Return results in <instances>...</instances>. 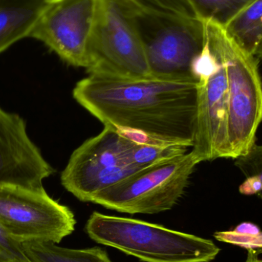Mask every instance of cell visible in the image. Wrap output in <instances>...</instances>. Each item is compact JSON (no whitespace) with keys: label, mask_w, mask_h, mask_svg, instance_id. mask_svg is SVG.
Masks as SVG:
<instances>
[{"label":"cell","mask_w":262,"mask_h":262,"mask_svg":"<svg viewBox=\"0 0 262 262\" xmlns=\"http://www.w3.org/2000/svg\"><path fill=\"white\" fill-rule=\"evenodd\" d=\"M200 21L204 45L192 64L198 96L192 151L200 162L235 160L255 144L262 121L258 59L220 23Z\"/></svg>","instance_id":"6da1fadb"},{"label":"cell","mask_w":262,"mask_h":262,"mask_svg":"<svg viewBox=\"0 0 262 262\" xmlns=\"http://www.w3.org/2000/svg\"><path fill=\"white\" fill-rule=\"evenodd\" d=\"M198 81L192 78L126 79L89 75L75 101L104 124L139 142L192 147Z\"/></svg>","instance_id":"7a4b0ae2"},{"label":"cell","mask_w":262,"mask_h":262,"mask_svg":"<svg viewBox=\"0 0 262 262\" xmlns=\"http://www.w3.org/2000/svg\"><path fill=\"white\" fill-rule=\"evenodd\" d=\"M85 231L95 243L145 262H209L220 252L211 240L98 212L91 215Z\"/></svg>","instance_id":"3957f363"},{"label":"cell","mask_w":262,"mask_h":262,"mask_svg":"<svg viewBox=\"0 0 262 262\" xmlns=\"http://www.w3.org/2000/svg\"><path fill=\"white\" fill-rule=\"evenodd\" d=\"M138 19L124 0H99L89 75L126 79L152 77Z\"/></svg>","instance_id":"277c9868"},{"label":"cell","mask_w":262,"mask_h":262,"mask_svg":"<svg viewBox=\"0 0 262 262\" xmlns=\"http://www.w3.org/2000/svg\"><path fill=\"white\" fill-rule=\"evenodd\" d=\"M192 150L151 165L95 195L92 203L129 214H157L172 209L183 195L195 166Z\"/></svg>","instance_id":"5b68a950"},{"label":"cell","mask_w":262,"mask_h":262,"mask_svg":"<svg viewBox=\"0 0 262 262\" xmlns=\"http://www.w3.org/2000/svg\"><path fill=\"white\" fill-rule=\"evenodd\" d=\"M130 143V137L105 126L74 151L61 172V184L78 200L92 203L100 192L143 169L129 160Z\"/></svg>","instance_id":"8992f818"},{"label":"cell","mask_w":262,"mask_h":262,"mask_svg":"<svg viewBox=\"0 0 262 262\" xmlns=\"http://www.w3.org/2000/svg\"><path fill=\"white\" fill-rule=\"evenodd\" d=\"M0 224L21 244H58L74 232L76 220L71 209L44 187L0 185Z\"/></svg>","instance_id":"52a82bcc"},{"label":"cell","mask_w":262,"mask_h":262,"mask_svg":"<svg viewBox=\"0 0 262 262\" xmlns=\"http://www.w3.org/2000/svg\"><path fill=\"white\" fill-rule=\"evenodd\" d=\"M99 0H61L49 3L29 38L46 45L61 60L88 69Z\"/></svg>","instance_id":"ba28073f"},{"label":"cell","mask_w":262,"mask_h":262,"mask_svg":"<svg viewBox=\"0 0 262 262\" xmlns=\"http://www.w3.org/2000/svg\"><path fill=\"white\" fill-rule=\"evenodd\" d=\"M53 172L29 137L24 120L0 107V185L42 188Z\"/></svg>","instance_id":"9c48e42d"},{"label":"cell","mask_w":262,"mask_h":262,"mask_svg":"<svg viewBox=\"0 0 262 262\" xmlns=\"http://www.w3.org/2000/svg\"><path fill=\"white\" fill-rule=\"evenodd\" d=\"M146 43L152 77L195 79L192 64L204 45V32L200 20L163 23Z\"/></svg>","instance_id":"30bf717a"},{"label":"cell","mask_w":262,"mask_h":262,"mask_svg":"<svg viewBox=\"0 0 262 262\" xmlns=\"http://www.w3.org/2000/svg\"><path fill=\"white\" fill-rule=\"evenodd\" d=\"M49 5L46 0H0V54L30 36Z\"/></svg>","instance_id":"8fae6325"},{"label":"cell","mask_w":262,"mask_h":262,"mask_svg":"<svg viewBox=\"0 0 262 262\" xmlns=\"http://www.w3.org/2000/svg\"><path fill=\"white\" fill-rule=\"evenodd\" d=\"M23 247L32 262H113L99 247L72 249L51 243H24Z\"/></svg>","instance_id":"7c38bea8"},{"label":"cell","mask_w":262,"mask_h":262,"mask_svg":"<svg viewBox=\"0 0 262 262\" xmlns=\"http://www.w3.org/2000/svg\"><path fill=\"white\" fill-rule=\"evenodd\" d=\"M224 27L243 49L255 55L262 42V0L252 1Z\"/></svg>","instance_id":"4fadbf2b"},{"label":"cell","mask_w":262,"mask_h":262,"mask_svg":"<svg viewBox=\"0 0 262 262\" xmlns=\"http://www.w3.org/2000/svg\"><path fill=\"white\" fill-rule=\"evenodd\" d=\"M139 18L162 23L199 20L183 0H124Z\"/></svg>","instance_id":"5bb4252c"},{"label":"cell","mask_w":262,"mask_h":262,"mask_svg":"<svg viewBox=\"0 0 262 262\" xmlns=\"http://www.w3.org/2000/svg\"><path fill=\"white\" fill-rule=\"evenodd\" d=\"M188 148L184 145L139 142L131 139L129 160L134 166L144 169L151 165L183 155L187 152Z\"/></svg>","instance_id":"9a60e30c"},{"label":"cell","mask_w":262,"mask_h":262,"mask_svg":"<svg viewBox=\"0 0 262 262\" xmlns=\"http://www.w3.org/2000/svg\"><path fill=\"white\" fill-rule=\"evenodd\" d=\"M199 20L210 19L226 26L254 0H183Z\"/></svg>","instance_id":"2e32d148"},{"label":"cell","mask_w":262,"mask_h":262,"mask_svg":"<svg viewBox=\"0 0 262 262\" xmlns=\"http://www.w3.org/2000/svg\"><path fill=\"white\" fill-rule=\"evenodd\" d=\"M235 164L245 177L238 189L240 193L256 195L262 200V145H252L246 154L235 159Z\"/></svg>","instance_id":"e0dca14e"},{"label":"cell","mask_w":262,"mask_h":262,"mask_svg":"<svg viewBox=\"0 0 262 262\" xmlns=\"http://www.w3.org/2000/svg\"><path fill=\"white\" fill-rule=\"evenodd\" d=\"M23 244L12 239L0 224V262L29 261Z\"/></svg>","instance_id":"ac0fdd59"},{"label":"cell","mask_w":262,"mask_h":262,"mask_svg":"<svg viewBox=\"0 0 262 262\" xmlns=\"http://www.w3.org/2000/svg\"><path fill=\"white\" fill-rule=\"evenodd\" d=\"M249 249H254L258 254L262 253V232L254 238Z\"/></svg>","instance_id":"d6986e66"},{"label":"cell","mask_w":262,"mask_h":262,"mask_svg":"<svg viewBox=\"0 0 262 262\" xmlns=\"http://www.w3.org/2000/svg\"><path fill=\"white\" fill-rule=\"evenodd\" d=\"M248 258L246 262H262V260L258 258V254L256 251L252 249H248Z\"/></svg>","instance_id":"ffe728a7"},{"label":"cell","mask_w":262,"mask_h":262,"mask_svg":"<svg viewBox=\"0 0 262 262\" xmlns=\"http://www.w3.org/2000/svg\"><path fill=\"white\" fill-rule=\"evenodd\" d=\"M258 58H261L262 59V42L261 45H260L259 47H258V50H257L256 54H255Z\"/></svg>","instance_id":"44dd1931"},{"label":"cell","mask_w":262,"mask_h":262,"mask_svg":"<svg viewBox=\"0 0 262 262\" xmlns=\"http://www.w3.org/2000/svg\"><path fill=\"white\" fill-rule=\"evenodd\" d=\"M49 3H56V2L61 1V0H46Z\"/></svg>","instance_id":"7402d4cb"},{"label":"cell","mask_w":262,"mask_h":262,"mask_svg":"<svg viewBox=\"0 0 262 262\" xmlns=\"http://www.w3.org/2000/svg\"><path fill=\"white\" fill-rule=\"evenodd\" d=\"M14 262H32L30 261V260H29V261H14Z\"/></svg>","instance_id":"603a6c76"}]
</instances>
